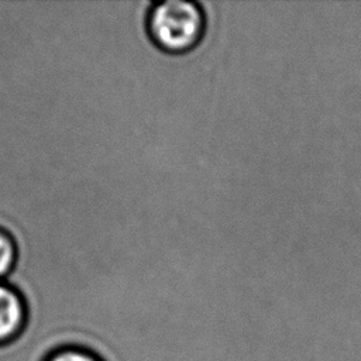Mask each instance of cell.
Listing matches in <instances>:
<instances>
[{
    "label": "cell",
    "mask_w": 361,
    "mask_h": 361,
    "mask_svg": "<svg viewBox=\"0 0 361 361\" xmlns=\"http://www.w3.org/2000/svg\"><path fill=\"white\" fill-rule=\"evenodd\" d=\"M94 329H96V327H94ZM94 329H93V330H94ZM92 333H93V331H92ZM92 333H90V334H92ZM87 338H89V337H87ZM86 344H87V340H86ZM86 350H87V348H86Z\"/></svg>",
    "instance_id": "obj_5"
},
{
    "label": "cell",
    "mask_w": 361,
    "mask_h": 361,
    "mask_svg": "<svg viewBox=\"0 0 361 361\" xmlns=\"http://www.w3.org/2000/svg\"><path fill=\"white\" fill-rule=\"evenodd\" d=\"M28 320V300L14 283L0 281V344L16 338Z\"/></svg>",
    "instance_id": "obj_2"
},
{
    "label": "cell",
    "mask_w": 361,
    "mask_h": 361,
    "mask_svg": "<svg viewBox=\"0 0 361 361\" xmlns=\"http://www.w3.org/2000/svg\"><path fill=\"white\" fill-rule=\"evenodd\" d=\"M207 16L197 1L164 0L148 6L144 30L151 44L169 55L193 51L204 38Z\"/></svg>",
    "instance_id": "obj_1"
},
{
    "label": "cell",
    "mask_w": 361,
    "mask_h": 361,
    "mask_svg": "<svg viewBox=\"0 0 361 361\" xmlns=\"http://www.w3.org/2000/svg\"><path fill=\"white\" fill-rule=\"evenodd\" d=\"M47 361H102L97 355L85 348L65 347L49 355Z\"/></svg>",
    "instance_id": "obj_4"
},
{
    "label": "cell",
    "mask_w": 361,
    "mask_h": 361,
    "mask_svg": "<svg viewBox=\"0 0 361 361\" xmlns=\"http://www.w3.org/2000/svg\"><path fill=\"white\" fill-rule=\"evenodd\" d=\"M18 259V245L6 227L0 226V281H6V278L13 272Z\"/></svg>",
    "instance_id": "obj_3"
}]
</instances>
